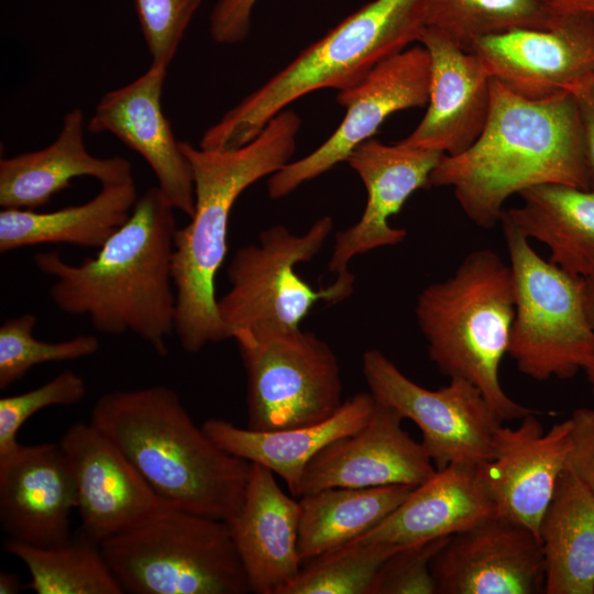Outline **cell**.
Returning a JSON list of instances; mask_svg holds the SVG:
<instances>
[{"mask_svg": "<svg viewBox=\"0 0 594 594\" xmlns=\"http://www.w3.org/2000/svg\"><path fill=\"white\" fill-rule=\"evenodd\" d=\"M546 594H594V495L566 468L542 516Z\"/></svg>", "mask_w": 594, "mask_h": 594, "instance_id": "27", "label": "cell"}, {"mask_svg": "<svg viewBox=\"0 0 594 594\" xmlns=\"http://www.w3.org/2000/svg\"><path fill=\"white\" fill-rule=\"evenodd\" d=\"M519 196L522 204L504 209L499 222L543 243L549 261L566 272L594 275V190L543 184Z\"/></svg>", "mask_w": 594, "mask_h": 594, "instance_id": "26", "label": "cell"}, {"mask_svg": "<svg viewBox=\"0 0 594 594\" xmlns=\"http://www.w3.org/2000/svg\"><path fill=\"white\" fill-rule=\"evenodd\" d=\"M570 420V449L565 468L594 495V410L578 408Z\"/></svg>", "mask_w": 594, "mask_h": 594, "instance_id": "37", "label": "cell"}, {"mask_svg": "<svg viewBox=\"0 0 594 594\" xmlns=\"http://www.w3.org/2000/svg\"><path fill=\"white\" fill-rule=\"evenodd\" d=\"M293 497L272 471L251 463L243 504L228 525L253 593L282 594L301 569L300 507Z\"/></svg>", "mask_w": 594, "mask_h": 594, "instance_id": "22", "label": "cell"}, {"mask_svg": "<svg viewBox=\"0 0 594 594\" xmlns=\"http://www.w3.org/2000/svg\"><path fill=\"white\" fill-rule=\"evenodd\" d=\"M543 184L590 189L576 100L568 90L524 98L493 78L481 135L464 152L443 156L430 187H451L466 217L492 229L510 196Z\"/></svg>", "mask_w": 594, "mask_h": 594, "instance_id": "2", "label": "cell"}, {"mask_svg": "<svg viewBox=\"0 0 594 594\" xmlns=\"http://www.w3.org/2000/svg\"><path fill=\"white\" fill-rule=\"evenodd\" d=\"M503 229L514 278L515 316L507 353L536 381L573 377L594 366V330L585 277L543 260L506 222Z\"/></svg>", "mask_w": 594, "mask_h": 594, "instance_id": "8", "label": "cell"}, {"mask_svg": "<svg viewBox=\"0 0 594 594\" xmlns=\"http://www.w3.org/2000/svg\"><path fill=\"white\" fill-rule=\"evenodd\" d=\"M571 91L576 100L583 134L584 161L590 189L594 190V78L579 84Z\"/></svg>", "mask_w": 594, "mask_h": 594, "instance_id": "39", "label": "cell"}, {"mask_svg": "<svg viewBox=\"0 0 594 594\" xmlns=\"http://www.w3.org/2000/svg\"><path fill=\"white\" fill-rule=\"evenodd\" d=\"M21 591V583L15 573H0V594H16Z\"/></svg>", "mask_w": 594, "mask_h": 594, "instance_id": "42", "label": "cell"}, {"mask_svg": "<svg viewBox=\"0 0 594 594\" xmlns=\"http://www.w3.org/2000/svg\"><path fill=\"white\" fill-rule=\"evenodd\" d=\"M201 0H134L152 64L169 66Z\"/></svg>", "mask_w": 594, "mask_h": 594, "instance_id": "35", "label": "cell"}, {"mask_svg": "<svg viewBox=\"0 0 594 594\" xmlns=\"http://www.w3.org/2000/svg\"><path fill=\"white\" fill-rule=\"evenodd\" d=\"M301 120L293 110L272 118L249 143L205 150L182 142L194 177L195 212L174 234L172 277L176 293L175 333L182 348L198 353L227 340L215 288L228 252V227L239 196L290 162Z\"/></svg>", "mask_w": 594, "mask_h": 594, "instance_id": "3", "label": "cell"}, {"mask_svg": "<svg viewBox=\"0 0 594 594\" xmlns=\"http://www.w3.org/2000/svg\"><path fill=\"white\" fill-rule=\"evenodd\" d=\"M139 199L134 183L102 186L85 204L50 212L3 208L0 252L44 243L100 249L130 218Z\"/></svg>", "mask_w": 594, "mask_h": 594, "instance_id": "28", "label": "cell"}, {"mask_svg": "<svg viewBox=\"0 0 594 594\" xmlns=\"http://www.w3.org/2000/svg\"><path fill=\"white\" fill-rule=\"evenodd\" d=\"M362 367L373 397L418 426L437 470L479 468L494 459L503 420L474 384L453 377L447 386L427 389L376 349L363 353Z\"/></svg>", "mask_w": 594, "mask_h": 594, "instance_id": "11", "label": "cell"}, {"mask_svg": "<svg viewBox=\"0 0 594 594\" xmlns=\"http://www.w3.org/2000/svg\"><path fill=\"white\" fill-rule=\"evenodd\" d=\"M450 537L403 546L380 568L370 594H437L430 564Z\"/></svg>", "mask_w": 594, "mask_h": 594, "instance_id": "36", "label": "cell"}, {"mask_svg": "<svg viewBox=\"0 0 594 594\" xmlns=\"http://www.w3.org/2000/svg\"><path fill=\"white\" fill-rule=\"evenodd\" d=\"M332 229L329 216L319 218L302 234L276 224L264 230L257 243L235 252L227 270L230 288L217 300L228 339L241 331L265 333L300 328L317 302L334 304L352 294L353 275L337 277L317 289L296 272L297 264L319 253Z\"/></svg>", "mask_w": 594, "mask_h": 594, "instance_id": "9", "label": "cell"}, {"mask_svg": "<svg viewBox=\"0 0 594 594\" xmlns=\"http://www.w3.org/2000/svg\"><path fill=\"white\" fill-rule=\"evenodd\" d=\"M492 78L528 99H544L594 78V18H556L477 38L470 51Z\"/></svg>", "mask_w": 594, "mask_h": 594, "instance_id": "14", "label": "cell"}, {"mask_svg": "<svg viewBox=\"0 0 594 594\" xmlns=\"http://www.w3.org/2000/svg\"><path fill=\"white\" fill-rule=\"evenodd\" d=\"M437 594H538L544 559L530 529L499 516L455 534L430 564Z\"/></svg>", "mask_w": 594, "mask_h": 594, "instance_id": "15", "label": "cell"}, {"mask_svg": "<svg viewBox=\"0 0 594 594\" xmlns=\"http://www.w3.org/2000/svg\"><path fill=\"white\" fill-rule=\"evenodd\" d=\"M418 42L430 57L429 106L399 143L454 156L468 150L485 127L493 78L475 54L435 29L425 26Z\"/></svg>", "mask_w": 594, "mask_h": 594, "instance_id": "20", "label": "cell"}, {"mask_svg": "<svg viewBox=\"0 0 594 594\" xmlns=\"http://www.w3.org/2000/svg\"><path fill=\"white\" fill-rule=\"evenodd\" d=\"M248 378V427L274 431L321 422L343 405L342 378L331 346L300 328L238 332Z\"/></svg>", "mask_w": 594, "mask_h": 594, "instance_id": "10", "label": "cell"}, {"mask_svg": "<svg viewBox=\"0 0 594 594\" xmlns=\"http://www.w3.org/2000/svg\"><path fill=\"white\" fill-rule=\"evenodd\" d=\"M415 315L429 359L442 374L479 387L503 421L539 413L512 399L499 382L515 290L510 265L496 252H470L451 276L421 290Z\"/></svg>", "mask_w": 594, "mask_h": 594, "instance_id": "6", "label": "cell"}, {"mask_svg": "<svg viewBox=\"0 0 594 594\" xmlns=\"http://www.w3.org/2000/svg\"><path fill=\"white\" fill-rule=\"evenodd\" d=\"M415 487H331L299 497L298 547L302 563L366 534Z\"/></svg>", "mask_w": 594, "mask_h": 594, "instance_id": "29", "label": "cell"}, {"mask_svg": "<svg viewBox=\"0 0 594 594\" xmlns=\"http://www.w3.org/2000/svg\"><path fill=\"white\" fill-rule=\"evenodd\" d=\"M540 413L525 416L517 428L502 426L495 457L477 468L495 515L519 524L539 538L542 516L570 449V418L543 431Z\"/></svg>", "mask_w": 594, "mask_h": 594, "instance_id": "19", "label": "cell"}, {"mask_svg": "<svg viewBox=\"0 0 594 594\" xmlns=\"http://www.w3.org/2000/svg\"><path fill=\"white\" fill-rule=\"evenodd\" d=\"M36 317L23 314L0 327V389L21 380L33 366L47 362L78 360L95 354L99 340L92 334L47 342L33 336Z\"/></svg>", "mask_w": 594, "mask_h": 594, "instance_id": "33", "label": "cell"}, {"mask_svg": "<svg viewBox=\"0 0 594 594\" xmlns=\"http://www.w3.org/2000/svg\"><path fill=\"white\" fill-rule=\"evenodd\" d=\"M403 419L396 409L376 400L363 427L314 457L295 497L331 487L418 486L428 481L437 469L422 443L402 428Z\"/></svg>", "mask_w": 594, "mask_h": 594, "instance_id": "17", "label": "cell"}, {"mask_svg": "<svg viewBox=\"0 0 594 594\" xmlns=\"http://www.w3.org/2000/svg\"><path fill=\"white\" fill-rule=\"evenodd\" d=\"M76 487L59 443L21 444L0 460V524L9 540L54 547L70 539Z\"/></svg>", "mask_w": 594, "mask_h": 594, "instance_id": "21", "label": "cell"}, {"mask_svg": "<svg viewBox=\"0 0 594 594\" xmlns=\"http://www.w3.org/2000/svg\"><path fill=\"white\" fill-rule=\"evenodd\" d=\"M257 0H218L210 14V34L218 44L243 42L251 29V15Z\"/></svg>", "mask_w": 594, "mask_h": 594, "instance_id": "38", "label": "cell"}, {"mask_svg": "<svg viewBox=\"0 0 594 594\" xmlns=\"http://www.w3.org/2000/svg\"><path fill=\"white\" fill-rule=\"evenodd\" d=\"M375 405L370 392H361L344 400L333 416L318 424L256 431L223 419H208L202 428L224 451L279 476L295 497L304 471L314 457L331 442L363 427Z\"/></svg>", "mask_w": 594, "mask_h": 594, "instance_id": "25", "label": "cell"}, {"mask_svg": "<svg viewBox=\"0 0 594 594\" xmlns=\"http://www.w3.org/2000/svg\"><path fill=\"white\" fill-rule=\"evenodd\" d=\"M90 422L173 507L227 522L240 512L251 462L221 449L194 422L173 388L105 393Z\"/></svg>", "mask_w": 594, "mask_h": 594, "instance_id": "4", "label": "cell"}, {"mask_svg": "<svg viewBox=\"0 0 594 594\" xmlns=\"http://www.w3.org/2000/svg\"><path fill=\"white\" fill-rule=\"evenodd\" d=\"M438 151L410 148L399 142L384 144L370 139L356 146L346 163L360 176L366 205L359 221L338 232L329 261L337 277L352 275L349 263L358 255L403 242L406 230L392 227L397 215L418 189L430 187V176L443 158Z\"/></svg>", "mask_w": 594, "mask_h": 594, "instance_id": "16", "label": "cell"}, {"mask_svg": "<svg viewBox=\"0 0 594 594\" xmlns=\"http://www.w3.org/2000/svg\"><path fill=\"white\" fill-rule=\"evenodd\" d=\"M429 91L430 57L421 44L381 62L360 82L339 91L337 101L345 108L340 125L314 152L271 175L268 196L283 198L345 162L391 114L426 106Z\"/></svg>", "mask_w": 594, "mask_h": 594, "instance_id": "12", "label": "cell"}, {"mask_svg": "<svg viewBox=\"0 0 594 594\" xmlns=\"http://www.w3.org/2000/svg\"><path fill=\"white\" fill-rule=\"evenodd\" d=\"M552 18L593 16L594 0H538Z\"/></svg>", "mask_w": 594, "mask_h": 594, "instance_id": "40", "label": "cell"}, {"mask_svg": "<svg viewBox=\"0 0 594 594\" xmlns=\"http://www.w3.org/2000/svg\"><path fill=\"white\" fill-rule=\"evenodd\" d=\"M552 18L538 0H426L425 25L465 51L480 37L514 29H547Z\"/></svg>", "mask_w": 594, "mask_h": 594, "instance_id": "31", "label": "cell"}, {"mask_svg": "<svg viewBox=\"0 0 594 594\" xmlns=\"http://www.w3.org/2000/svg\"><path fill=\"white\" fill-rule=\"evenodd\" d=\"M174 210L161 189L151 187L94 257L74 265L58 251L37 253L35 266L55 279L50 289L55 307L88 317L100 333L131 332L166 355L176 318Z\"/></svg>", "mask_w": 594, "mask_h": 594, "instance_id": "1", "label": "cell"}, {"mask_svg": "<svg viewBox=\"0 0 594 594\" xmlns=\"http://www.w3.org/2000/svg\"><path fill=\"white\" fill-rule=\"evenodd\" d=\"M167 67L151 64L135 80L106 92L88 120L91 133H111L148 164L169 204L195 212L190 164L162 108Z\"/></svg>", "mask_w": 594, "mask_h": 594, "instance_id": "18", "label": "cell"}, {"mask_svg": "<svg viewBox=\"0 0 594 594\" xmlns=\"http://www.w3.org/2000/svg\"><path fill=\"white\" fill-rule=\"evenodd\" d=\"M402 547L353 540L305 561L282 594H370L384 561Z\"/></svg>", "mask_w": 594, "mask_h": 594, "instance_id": "32", "label": "cell"}, {"mask_svg": "<svg viewBox=\"0 0 594 594\" xmlns=\"http://www.w3.org/2000/svg\"><path fill=\"white\" fill-rule=\"evenodd\" d=\"M100 549L124 593L251 592L224 520L172 507L103 540Z\"/></svg>", "mask_w": 594, "mask_h": 594, "instance_id": "7", "label": "cell"}, {"mask_svg": "<svg viewBox=\"0 0 594 594\" xmlns=\"http://www.w3.org/2000/svg\"><path fill=\"white\" fill-rule=\"evenodd\" d=\"M85 116L69 110L48 146L0 160L1 208L36 210L77 177H92L101 186L134 183L131 163L120 156L97 157L85 144Z\"/></svg>", "mask_w": 594, "mask_h": 594, "instance_id": "23", "label": "cell"}, {"mask_svg": "<svg viewBox=\"0 0 594 594\" xmlns=\"http://www.w3.org/2000/svg\"><path fill=\"white\" fill-rule=\"evenodd\" d=\"M87 395L85 380L65 370L47 383L22 394L0 399V460L14 452L20 443L16 433L34 414L51 406H70Z\"/></svg>", "mask_w": 594, "mask_h": 594, "instance_id": "34", "label": "cell"}, {"mask_svg": "<svg viewBox=\"0 0 594 594\" xmlns=\"http://www.w3.org/2000/svg\"><path fill=\"white\" fill-rule=\"evenodd\" d=\"M4 549L21 560L37 594H122L100 543L80 535L54 546L34 547L7 540Z\"/></svg>", "mask_w": 594, "mask_h": 594, "instance_id": "30", "label": "cell"}, {"mask_svg": "<svg viewBox=\"0 0 594 594\" xmlns=\"http://www.w3.org/2000/svg\"><path fill=\"white\" fill-rule=\"evenodd\" d=\"M425 2L374 0L363 6L208 128L199 147L242 146L297 99L319 89L353 87L381 62L419 40L426 26Z\"/></svg>", "mask_w": 594, "mask_h": 594, "instance_id": "5", "label": "cell"}, {"mask_svg": "<svg viewBox=\"0 0 594 594\" xmlns=\"http://www.w3.org/2000/svg\"><path fill=\"white\" fill-rule=\"evenodd\" d=\"M58 443L73 473L81 535L88 539L100 543L173 507L90 421L70 426Z\"/></svg>", "mask_w": 594, "mask_h": 594, "instance_id": "13", "label": "cell"}, {"mask_svg": "<svg viewBox=\"0 0 594 594\" xmlns=\"http://www.w3.org/2000/svg\"><path fill=\"white\" fill-rule=\"evenodd\" d=\"M494 515L477 468L449 465L416 486L387 517L354 540L408 546L451 537Z\"/></svg>", "mask_w": 594, "mask_h": 594, "instance_id": "24", "label": "cell"}, {"mask_svg": "<svg viewBox=\"0 0 594 594\" xmlns=\"http://www.w3.org/2000/svg\"><path fill=\"white\" fill-rule=\"evenodd\" d=\"M585 297L588 320L594 330V275L585 278ZM585 373L594 394V366L587 370Z\"/></svg>", "mask_w": 594, "mask_h": 594, "instance_id": "41", "label": "cell"}]
</instances>
